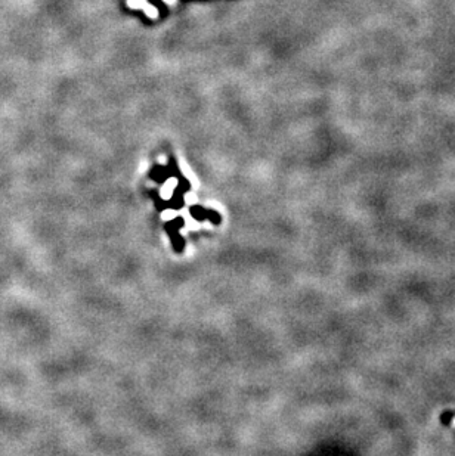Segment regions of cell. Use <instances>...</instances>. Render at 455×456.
<instances>
[{
    "instance_id": "obj_1",
    "label": "cell",
    "mask_w": 455,
    "mask_h": 456,
    "mask_svg": "<svg viewBox=\"0 0 455 456\" xmlns=\"http://www.w3.org/2000/svg\"><path fill=\"white\" fill-rule=\"evenodd\" d=\"M144 12H145V15L148 17V18H151V20H155V18H158V9L154 6V5H151V3H147L144 8Z\"/></svg>"
},
{
    "instance_id": "obj_2",
    "label": "cell",
    "mask_w": 455,
    "mask_h": 456,
    "mask_svg": "<svg viewBox=\"0 0 455 456\" xmlns=\"http://www.w3.org/2000/svg\"><path fill=\"white\" fill-rule=\"evenodd\" d=\"M147 3V0H127V6L130 9H142Z\"/></svg>"
},
{
    "instance_id": "obj_3",
    "label": "cell",
    "mask_w": 455,
    "mask_h": 456,
    "mask_svg": "<svg viewBox=\"0 0 455 456\" xmlns=\"http://www.w3.org/2000/svg\"><path fill=\"white\" fill-rule=\"evenodd\" d=\"M185 200H186V203H191V204L197 203V200H195V197H194L192 193H186V195H185Z\"/></svg>"
},
{
    "instance_id": "obj_4",
    "label": "cell",
    "mask_w": 455,
    "mask_h": 456,
    "mask_svg": "<svg viewBox=\"0 0 455 456\" xmlns=\"http://www.w3.org/2000/svg\"><path fill=\"white\" fill-rule=\"evenodd\" d=\"M158 163H160L161 166H166V164H167V158H166V155H160V157H158Z\"/></svg>"
},
{
    "instance_id": "obj_5",
    "label": "cell",
    "mask_w": 455,
    "mask_h": 456,
    "mask_svg": "<svg viewBox=\"0 0 455 456\" xmlns=\"http://www.w3.org/2000/svg\"><path fill=\"white\" fill-rule=\"evenodd\" d=\"M163 2L167 5V6H174L177 3V0H163Z\"/></svg>"
}]
</instances>
